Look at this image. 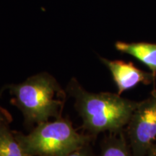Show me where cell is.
Here are the masks:
<instances>
[{"label":"cell","instance_id":"obj_4","mask_svg":"<svg viewBox=\"0 0 156 156\" xmlns=\"http://www.w3.org/2000/svg\"><path fill=\"white\" fill-rule=\"evenodd\" d=\"M127 133L134 156H144L156 142V91L139 102L128 123Z\"/></svg>","mask_w":156,"mask_h":156},{"label":"cell","instance_id":"obj_11","mask_svg":"<svg viewBox=\"0 0 156 156\" xmlns=\"http://www.w3.org/2000/svg\"><path fill=\"white\" fill-rule=\"evenodd\" d=\"M155 156H156V148L155 149Z\"/></svg>","mask_w":156,"mask_h":156},{"label":"cell","instance_id":"obj_5","mask_svg":"<svg viewBox=\"0 0 156 156\" xmlns=\"http://www.w3.org/2000/svg\"><path fill=\"white\" fill-rule=\"evenodd\" d=\"M103 63L108 68L116 83L118 94L133 88L140 83L149 84L154 80L155 74L148 73L138 69L132 62L101 58Z\"/></svg>","mask_w":156,"mask_h":156},{"label":"cell","instance_id":"obj_1","mask_svg":"<svg viewBox=\"0 0 156 156\" xmlns=\"http://www.w3.org/2000/svg\"><path fill=\"white\" fill-rule=\"evenodd\" d=\"M70 88L83 120V126L94 134L119 131L128 124L139 104L119 94L88 93L76 83H72Z\"/></svg>","mask_w":156,"mask_h":156},{"label":"cell","instance_id":"obj_3","mask_svg":"<svg viewBox=\"0 0 156 156\" xmlns=\"http://www.w3.org/2000/svg\"><path fill=\"white\" fill-rule=\"evenodd\" d=\"M16 139L28 156H62L79 150L89 140L78 134L69 121L43 122L27 136Z\"/></svg>","mask_w":156,"mask_h":156},{"label":"cell","instance_id":"obj_6","mask_svg":"<svg viewBox=\"0 0 156 156\" xmlns=\"http://www.w3.org/2000/svg\"><path fill=\"white\" fill-rule=\"evenodd\" d=\"M116 50L136 58L149 68L152 73H156V44L151 43H126L117 41Z\"/></svg>","mask_w":156,"mask_h":156},{"label":"cell","instance_id":"obj_7","mask_svg":"<svg viewBox=\"0 0 156 156\" xmlns=\"http://www.w3.org/2000/svg\"><path fill=\"white\" fill-rule=\"evenodd\" d=\"M0 156H28L7 128L0 133Z\"/></svg>","mask_w":156,"mask_h":156},{"label":"cell","instance_id":"obj_2","mask_svg":"<svg viewBox=\"0 0 156 156\" xmlns=\"http://www.w3.org/2000/svg\"><path fill=\"white\" fill-rule=\"evenodd\" d=\"M10 90L15 105L22 111L28 122H46L50 116H57L63 106L59 87L47 74L28 78L11 86Z\"/></svg>","mask_w":156,"mask_h":156},{"label":"cell","instance_id":"obj_8","mask_svg":"<svg viewBox=\"0 0 156 156\" xmlns=\"http://www.w3.org/2000/svg\"><path fill=\"white\" fill-rule=\"evenodd\" d=\"M101 156H129L124 138H114L105 145Z\"/></svg>","mask_w":156,"mask_h":156},{"label":"cell","instance_id":"obj_10","mask_svg":"<svg viewBox=\"0 0 156 156\" xmlns=\"http://www.w3.org/2000/svg\"><path fill=\"white\" fill-rule=\"evenodd\" d=\"M62 156H86L85 155V154H83V153H80V152L76 151H74L73 153H70L69 154H67V155H62Z\"/></svg>","mask_w":156,"mask_h":156},{"label":"cell","instance_id":"obj_9","mask_svg":"<svg viewBox=\"0 0 156 156\" xmlns=\"http://www.w3.org/2000/svg\"><path fill=\"white\" fill-rule=\"evenodd\" d=\"M7 119V116L5 115V112L3 109L0 108V133L6 129V121Z\"/></svg>","mask_w":156,"mask_h":156}]
</instances>
